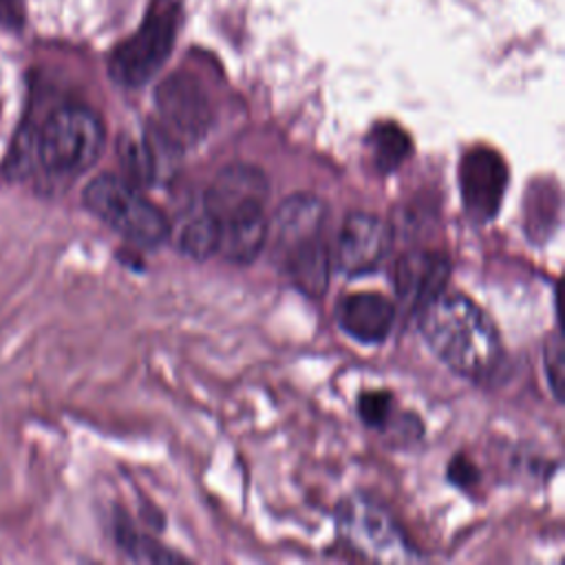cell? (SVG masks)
Wrapping results in <instances>:
<instances>
[{"label": "cell", "instance_id": "obj_13", "mask_svg": "<svg viewBox=\"0 0 565 565\" xmlns=\"http://www.w3.org/2000/svg\"><path fill=\"white\" fill-rule=\"evenodd\" d=\"M161 143V135L154 137H121L119 141V159L126 168L128 177H132L137 183H152L154 177L161 172V166L157 161V148Z\"/></svg>", "mask_w": 565, "mask_h": 565}, {"label": "cell", "instance_id": "obj_3", "mask_svg": "<svg viewBox=\"0 0 565 565\" xmlns=\"http://www.w3.org/2000/svg\"><path fill=\"white\" fill-rule=\"evenodd\" d=\"M327 207L311 194H294L274 216V258L307 296H322L329 282V252L322 241Z\"/></svg>", "mask_w": 565, "mask_h": 565}, {"label": "cell", "instance_id": "obj_17", "mask_svg": "<svg viewBox=\"0 0 565 565\" xmlns=\"http://www.w3.org/2000/svg\"><path fill=\"white\" fill-rule=\"evenodd\" d=\"M545 375L554 397L561 402L563 386H565V355H563V340L558 333H554L545 344Z\"/></svg>", "mask_w": 565, "mask_h": 565}, {"label": "cell", "instance_id": "obj_11", "mask_svg": "<svg viewBox=\"0 0 565 565\" xmlns=\"http://www.w3.org/2000/svg\"><path fill=\"white\" fill-rule=\"evenodd\" d=\"M450 276V265L433 252H408L395 265V291L399 300L413 309L433 302Z\"/></svg>", "mask_w": 565, "mask_h": 565}, {"label": "cell", "instance_id": "obj_2", "mask_svg": "<svg viewBox=\"0 0 565 565\" xmlns=\"http://www.w3.org/2000/svg\"><path fill=\"white\" fill-rule=\"evenodd\" d=\"M267 177L254 166L223 168L203 196V210L218 227L216 252L232 263H252L265 245Z\"/></svg>", "mask_w": 565, "mask_h": 565}, {"label": "cell", "instance_id": "obj_14", "mask_svg": "<svg viewBox=\"0 0 565 565\" xmlns=\"http://www.w3.org/2000/svg\"><path fill=\"white\" fill-rule=\"evenodd\" d=\"M369 148L373 166L380 172H393L408 157L411 141L402 128L393 124H382L369 135Z\"/></svg>", "mask_w": 565, "mask_h": 565}, {"label": "cell", "instance_id": "obj_5", "mask_svg": "<svg viewBox=\"0 0 565 565\" xmlns=\"http://www.w3.org/2000/svg\"><path fill=\"white\" fill-rule=\"evenodd\" d=\"M82 201L90 214L139 247H159L170 234L163 212L115 174L95 177L84 188Z\"/></svg>", "mask_w": 565, "mask_h": 565}, {"label": "cell", "instance_id": "obj_16", "mask_svg": "<svg viewBox=\"0 0 565 565\" xmlns=\"http://www.w3.org/2000/svg\"><path fill=\"white\" fill-rule=\"evenodd\" d=\"M117 543L130 561H139V563H172V561H179L177 554L163 550L152 539H148L143 534H137V532H132L130 527H124V525L117 527Z\"/></svg>", "mask_w": 565, "mask_h": 565}, {"label": "cell", "instance_id": "obj_20", "mask_svg": "<svg viewBox=\"0 0 565 565\" xmlns=\"http://www.w3.org/2000/svg\"><path fill=\"white\" fill-rule=\"evenodd\" d=\"M22 20V0H0V22L18 24Z\"/></svg>", "mask_w": 565, "mask_h": 565}, {"label": "cell", "instance_id": "obj_10", "mask_svg": "<svg viewBox=\"0 0 565 565\" xmlns=\"http://www.w3.org/2000/svg\"><path fill=\"white\" fill-rule=\"evenodd\" d=\"M391 249V227L373 214H349L335 241V263L349 276L373 271Z\"/></svg>", "mask_w": 565, "mask_h": 565}, {"label": "cell", "instance_id": "obj_6", "mask_svg": "<svg viewBox=\"0 0 565 565\" xmlns=\"http://www.w3.org/2000/svg\"><path fill=\"white\" fill-rule=\"evenodd\" d=\"M179 0H152L141 26L124 40L108 60V73L124 88H139L150 82L172 53L181 26Z\"/></svg>", "mask_w": 565, "mask_h": 565}, {"label": "cell", "instance_id": "obj_12", "mask_svg": "<svg viewBox=\"0 0 565 565\" xmlns=\"http://www.w3.org/2000/svg\"><path fill=\"white\" fill-rule=\"evenodd\" d=\"M338 324L344 333L360 342H382L395 318L393 302L375 291L344 296L335 309Z\"/></svg>", "mask_w": 565, "mask_h": 565}, {"label": "cell", "instance_id": "obj_18", "mask_svg": "<svg viewBox=\"0 0 565 565\" xmlns=\"http://www.w3.org/2000/svg\"><path fill=\"white\" fill-rule=\"evenodd\" d=\"M358 411L369 426H382L391 411V395L388 393H364L358 402Z\"/></svg>", "mask_w": 565, "mask_h": 565}, {"label": "cell", "instance_id": "obj_9", "mask_svg": "<svg viewBox=\"0 0 565 565\" xmlns=\"http://www.w3.org/2000/svg\"><path fill=\"white\" fill-rule=\"evenodd\" d=\"M459 185L466 212L483 223L492 218L501 205L508 185V168L494 150L475 148L461 161Z\"/></svg>", "mask_w": 565, "mask_h": 565}, {"label": "cell", "instance_id": "obj_15", "mask_svg": "<svg viewBox=\"0 0 565 565\" xmlns=\"http://www.w3.org/2000/svg\"><path fill=\"white\" fill-rule=\"evenodd\" d=\"M218 227L210 214L201 207L196 214L188 216L179 230V249L190 258H207L216 254Z\"/></svg>", "mask_w": 565, "mask_h": 565}, {"label": "cell", "instance_id": "obj_8", "mask_svg": "<svg viewBox=\"0 0 565 565\" xmlns=\"http://www.w3.org/2000/svg\"><path fill=\"white\" fill-rule=\"evenodd\" d=\"M157 113L161 119V132L181 143L199 139L212 119L210 102L203 88L190 75H170L154 95Z\"/></svg>", "mask_w": 565, "mask_h": 565}, {"label": "cell", "instance_id": "obj_1", "mask_svg": "<svg viewBox=\"0 0 565 565\" xmlns=\"http://www.w3.org/2000/svg\"><path fill=\"white\" fill-rule=\"evenodd\" d=\"M422 316V333L430 351L455 373L470 380L490 377L503 347L490 318L466 296H437Z\"/></svg>", "mask_w": 565, "mask_h": 565}, {"label": "cell", "instance_id": "obj_19", "mask_svg": "<svg viewBox=\"0 0 565 565\" xmlns=\"http://www.w3.org/2000/svg\"><path fill=\"white\" fill-rule=\"evenodd\" d=\"M448 475H450V481L457 486H468V483L477 481V477H479L477 468L472 463H468L463 457H455V461L448 468Z\"/></svg>", "mask_w": 565, "mask_h": 565}, {"label": "cell", "instance_id": "obj_7", "mask_svg": "<svg viewBox=\"0 0 565 565\" xmlns=\"http://www.w3.org/2000/svg\"><path fill=\"white\" fill-rule=\"evenodd\" d=\"M335 523L349 547L364 558L380 563H408L419 558L391 512L369 497L351 494L342 499L335 510Z\"/></svg>", "mask_w": 565, "mask_h": 565}, {"label": "cell", "instance_id": "obj_4", "mask_svg": "<svg viewBox=\"0 0 565 565\" xmlns=\"http://www.w3.org/2000/svg\"><path fill=\"white\" fill-rule=\"evenodd\" d=\"M104 139V124L90 108L60 106L42 121L29 148L46 174L73 179L99 159Z\"/></svg>", "mask_w": 565, "mask_h": 565}]
</instances>
